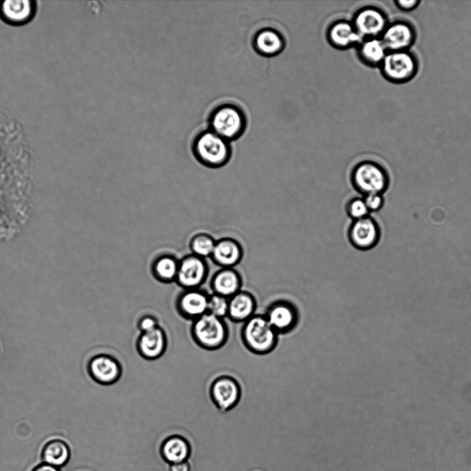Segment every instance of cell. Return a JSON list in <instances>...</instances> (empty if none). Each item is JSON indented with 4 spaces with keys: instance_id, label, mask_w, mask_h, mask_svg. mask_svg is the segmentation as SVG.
Masks as SVG:
<instances>
[{
    "instance_id": "ffe728a7",
    "label": "cell",
    "mask_w": 471,
    "mask_h": 471,
    "mask_svg": "<svg viewBox=\"0 0 471 471\" xmlns=\"http://www.w3.org/2000/svg\"><path fill=\"white\" fill-rule=\"evenodd\" d=\"M285 44L282 35L278 31L269 28L260 30L253 38L256 50L264 56L278 54L283 50Z\"/></svg>"
},
{
    "instance_id": "d6986e66",
    "label": "cell",
    "mask_w": 471,
    "mask_h": 471,
    "mask_svg": "<svg viewBox=\"0 0 471 471\" xmlns=\"http://www.w3.org/2000/svg\"><path fill=\"white\" fill-rule=\"evenodd\" d=\"M327 39L333 46L340 49L358 45L363 39L352 23L345 20L336 21L329 26Z\"/></svg>"
},
{
    "instance_id": "9a60e30c",
    "label": "cell",
    "mask_w": 471,
    "mask_h": 471,
    "mask_svg": "<svg viewBox=\"0 0 471 471\" xmlns=\"http://www.w3.org/2000/svg\"><path fill=\"white\" fill-rule=\"evenodd\" d=\"M167 348L168 337L161 325L151 331L140 333L136 339V350L146 361L160 359L166 353Z\"/></svg>"
},
{
    "instance_id": "52a82bcc",
    "label": "cell",
    "mask_w": 471,
    "mask_h": 471,
    "mask_svg": "<svg viewBox=\"0 0 471 471\" xmlns=\"http://www.w3.org/2000/svg\"><path fill=\"white\" fill-rule=\"evenodd\" d=\"M210 399L221 412H227L233 409L241 398V387L239 382L232 376L222 374L215 378L209 388Z\"/></svg>"
},
{
    "instance_id": "30bf717a",
    "label": "cell",
    "mask_w": 471,
    "mask_h": 471,
    "mask_svg": "<svg viewBox=\"0 0 471 471\" xmlns=\"http://www.w3.org/2000/svg\"><path fill=\"white\" fill-rule=\"evenodd\" d=\"M389 22L385 12L375 6L362 8L356 12L352 21L363 39L380 38Z\"/></svg>"
},
{
    "instance_id": "8992f818",
    "label": "cell",
    "mask_w": 471,
    "mask_h": 471,
    "mask_svg": "<svg viewBox=\"0 0 471 471\" xmlns=\"http://www.w3.org/2000/svg\"><path fill=\"white\" fill-rule=\"evenodd\" d=\"M211 130L227 140L239 138L246 127V117L241 109L232 104H223L210 116Z\"/></svg>"
},
{
    "instance_id": "ba28073f",
    "label": "cell",
    "mask_w": 471,
    "mask_h": 471,
    "mask_svg": "<svg viewBox=\"0 0 471 471\" xmlns=\"http://www.w3.org/2000/svg\"><path fill=\"white\" fill-rule=\"evenodd\" d=\"M209 270L206 259L191 253L179 260L175 282L182 290L200 288L208 277Z\"/></svg>"
},
{
    "instance_id": "8fae6325",
    "label": "cell",
    "mask_w": 471,
    "mask_h": 471,
    "mask_svg": "<svg viewBox=\"0 0 471 471\" xmlns=\"http://www.w3.org/2000/svg\"><path fill=\"white\" fill-rule=\"evenodd\" d=\"M347 236L349 243L356 249L366 251L374 248L381 237V230L376 221L370 215L352 221Z\"/></svg>"
},
{
    "instance_id": "277c9868",
    "label": "cell",
    "mask_w": 471,
    "mask_h": 471,
    "mask_svg": "<svg viewBox=\"0 0 471 471\" xmlns=\"http://www.w3.org/2000/svg\"><path fill=\"white\" fill-rule=\"evenodd\" d=\"M350 182L353 188L362 196L373 193L383 194L388 188L389 176L378 163L364 160L353 167Z\"/></svg>"
},
{
    "instance_id": "4dcf8cb0",
    "label": "cell",
    "mask_w": 471,
    "mask_h": 471,
    "mask_svg": "<svg viewBox=\"0 0 471 471\" xmlns=\"http://www.w3.org/2000/svg\"><path fill=\"white\" fill-rule=\"evenodd\" d=\"M419 0H396L394 4L398 9L403 12H411L415 10L420 4Z\"/></svg>"
},
{
    "instance_id": "83f0119b",
    "label": "cell",
    "mask_w": 471,
    "mask_h": 471,
    "mask_svg": "<svg viewBox=\"0 0 471 471\" xmlns=\"http://www.w3.org/2000/svg\"><path fill=\"white\" fill-rule=\"evenodd\" d=\"M229 299L223 296L211 293L209 297L207 312L217 317H227Z\"/></svg>"
},
{
    "instance_id": "4316f807",
    "label": "cell",
    "mask_w": 471,
    "mask_h": 471,
    "mask_svg": "<svg viewBox=\"0 0 471 471\" xmlns=\"http://www.w3.org/2000/svg\"><path fill=\"white\" fill-rule=\"evenodd\" d=\"M345 212L352 221L365 218L370 213L363 197H354L348 200L345 205Z\"/></svg>"
},
{
    "instance_id": "5b68a950",
    "label": "cell",
    "mask_w": 471,
    "mask_h": 471,
    "mask_svg": "<svg viewBox=\"0 0 471 471\" xmlns=\"http://www.w3.org/2000/svg\"><path fill=\"white\" fill-rule=\"evenodd\" d=\"M379 68L387 81L404 83L416 75L419 63L417 57L410 50L391 51L387 52Z\"/></svg>"
},
{
    "instance_id": "44dd1931",
    "label": "cell",
    "mask_w": 471,
    "mask_h": 471,
    "mask_svg": "<svg viewBox=\"0 0 471 471\" xmlns=\"http://www.w3.org/2000/svg\"><path fill=\"white\" fill-rule=\"evenodd\" d=\"M160 453L170 464L186 461L191 454V446L186 439L180 435H172L162 442Z\"/></svg>"
},
{
    "instance_id": "2e32d148",
    "label": "cell",
    "mask_w": 471,
    "mask_h": 471,
    "mask_svg": "<svg viewBox=\"0 0 471 471\" xmlns=\"http://www.w3.org/2000/svg\"><path fill=\"white\" fill-rule=\"evenodd\" d=\"M244 250L240 243L231 237L216 240L211 261L220 268H234L242 261Z\"/></svg>"
},
{
    "instance_id": "1f68e13d",
    "label": "cell",
    "mask_w": 471,
    "mask_h": 471,
    "mask_svg": "<svg viewBox=\"0 0 471 471\" xmlns=\"http://www.w3.org/2000/svg\"><path fill=\"white\" fill-rule=\"evenodd\" d=\"M170 471H190V465L187 461L171 464Z\"/></svg>"
},
{
    "instance_id": "7402d4cb",
    "label": "cell",
    "mask_w": 471,
    "mask_h": 471,
    "mask_svg": "<svg viewBox=\"0 0 471 471\" xmlns=\"http://www.w3.org/2000/svg\"><path fill=\"white\" fill-rule=\"evenodd\" d=\"M179 260L173 254L164 253L157 255L151 265V272L153 278L162 283L175 281Z\"/></svg>"
},
{
    "instance_id": "603a6c76",
    "label": "cell",
    "mask_w": 471,
    "mask_h": 471,
    "mask_svg": "<svg viewBox=\"0 0 471 471\" xmlns=\"http://www.w3.org/2000/svg\"><path fill=\"white\" fill-rule=\"evenodd\" d=\"M387 52L378 37L364 39L358 45V54L361 60L371 67H379Z\"/></svg>"
},
{
    "instance_id": "484cf974",
    "label": "cell",
    "mask_w": 471,
    "mask_h": 471,
    "mask_svg": "<svg viewBox=\"0 0 471 471\" xmlns=\"http://www.w3.org/2000/svg\"><path fill=\"white\" fill-rule=\"evenodd\" d=\"M216 240L209 234L204 232L197 233L189 241V248L191 254L206 259L210 258Z\"/></svg>"
},
{
    "instance_id": "7c38bea8",
    "label": "cell",
    "mask_w": 471,
    "mask_h": 471,
    "mask_svg": "<svg viewBox=\"0 0 471 471\" xmlns=\"http://www.w3.org/2000/svg\"><path fill=\"white\" fill-rule=\"evenodd\" d=\"M88 371L93 379L103 385H113L122 377L120 362L108 352H100L91 358Z\"/></svg>"
},
{
    "instance_id": "5bb4252c",
    "label": "cell",
    "mask_w": 471,
    "mask_h": 471,
    "mask_svg": "<svg viewBox=\"0 0 471 471\" xmlns=\"http://www.w3.org/2000/svg\"><path fill=\"white\" fill-rule=\"evenodd\" d=\"M264 315L278 334L291 331L298 321L297 308L286 300H278L271 303Z\"/></svg>"
},
{
    "instance_id": "e0dca14e",
    "label": "cell",
    "mask_w": 471,
    "mask_h": 471,
    "mask_svg": "<svg viewBox=\"0 0 471 471\" xmlns=\"http://www.w3.org/2000/svg\"><path fill=\"white\" fill-rule=\"evenodd\" d=\"M242 285V277L234 268H220L210 281L212 293L228 299L241 290Z\"/></svg>"
},
{
    "instance_id": "cb8c5ba5",
    "label": "cell",
    "mask_w": 471,
    "mask_h": 471,
    "mask_svg": "<svg viewBox=\"0 0 471 471\" xmlns=\"http://www.w3.org/2000/svg\"><path fill=\"white\" fill-rule=\"evenodd\" d=\"M32 1L30 0H6L1 3L0 10L4 19L13 23L27 21L34 11Z\"/></svg>"
},
{
    "instance_id": "9c48e42d",
    "label": "cell",
    "mask_w": 471,
    "mask_h": 471,
    "mask_svg": "<svg viewBox=\"0 0 471 471\" xmlns=\"http://www.w3.org/2000/svg\"><path fill=\"white\" fill-rule=\"evenodd\" d=\"M380 39L388 52L410 50L416 40V30L410 21L398 19L389 22Z\"/></svg>"
},
{
    "instance_id": "3957f363",
    "label": "cell",
    "mask_w": 471,
    "mask_h": 471,
    "mask_svg": "<svg viewBox=\"0 0 471 471\" xmlns=\"http://www.w3.org/2000/svg\"><path fill=\"white\" fill-rule=\"evenodd\" d=\"M278 336L264 314H255L244 323L241 330L243 344L257 354L271 352L277 345Z\"/></svg>"
},
{
    "instance_id": "ac0fdd59",
    "label": "cell",
    "mask_w": 471,
    "mask_h": 471,
    "mask_svg": "<svg viewBox=\"0 0 471 471\" xmlns=\"http://www.w3.org/2000/svg\"><path fill=\"white\" fill-rule=\"evenodd\" d=\"M256 301L246 290H240L229 298L227 317L235 323H244L255 314Z\"/></svg>"
},
{
    "instance_id": "f1b7e54d",
    "label": "cell",
    "mask_w": 471,
    "mask_h": 471,
    "mask_svg": "<svg viewBox=\"0 0 471 471\" xmlns=\"http://www.w3.org/2000/svg\"><path fill=\"white\" fill-rule=\"evenodd\" d=\"M160 325L158 319L151 314L143 315L137 321V328L140 333L151 331Z\"/></svg>"
},
{
    "instance_id": "d4e9b609",
    "label": "cell",
    "mask_w": 471,
    "mask_h": 471,
    "mask_svg": "<svg viewBox=\"0 0 471 471\" xmlns=\"http://www.w3.org/2000/svg\"><path fill=\"white\" fill-rule=\"evenodd\" d=\"M70 458V448L61 439L50 440L43 448L41 459L44 463L61 468L68 463Z\"/></svg>"
},
{
    "instance_id": "7a4b0ae2",
    "label": "cell",
    "mask_w": 471,
    "mask_h": 471,
    "mask_svg": "<svg viewBox=\"0 0 471 471\" xmlns=\"http://www.w3.org/2000/svg\"><path fill=\"white\" fill-rule=\"evenodd\" d=\"M190 334L199 348L215 351L226 344L229 331L224 319L207 312L192 321Z\"/></svg>"
},
{
    "instance_id": "4fadbf2b",
    "label": "cell",
    "mask_w": 471,
    "mask_h": 471,
    "mask_svg": "<svg viewBox=\"0 0 471 471\" xmlns=\"http://www.w3.org/2000/svg\"><path fill=\"white\" fill-rule=\"evenodd\" d=\"M209 294L201 288L182 290L175 301L176 312L185 320L194 321L207 313Z\"/></svg>"
},
{
    "instance_id": "6da1fadb",
    "label": "cell",
    "mask_w": 471,
    "mask_h": 471,
    "mask_svg": "<svg viewBox=\"0 0 471 471\" xmlns=\"http://www.w3.org/2000/svg\"><path fill=\"white\" fill-rule=\"evenodd\" d=\"M192 150L200 163L212 169L224 166L232 154L230 142L211 130L202 132L196 137Z\"/></svg>"
},
{
    "instance_id": "d6a6232c",
    "label": "cell",
    "mask_w": 471,
    "mask_h": 471,
    "mask_svg": "<svg viewBox=\"0 0 471 471\" xmlns=\"http://www.w3.org/2000/svg\"><path fill=\"white\" fill-rule=\"evenodd\" d=\"M32 471H61L60 468L42 463L36 466Z\"/></svg>"
},
{
    "instance_id": "f546056e",
    "label": "cell",
    "mask_w": 471,
    "mask_h": 471,
    "mask_svg": "<svg viewBox=\"0 0 471 471\" xmlns=\"http://www.w3.org/2000/svg\"><path fill=\"white\" fill-rule=\"evenodd\" d=\"M369 212H377L384 203L382 194L373 193L362 196Z\"/></svg>"
}]
</instances>
